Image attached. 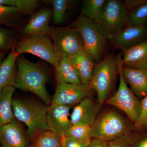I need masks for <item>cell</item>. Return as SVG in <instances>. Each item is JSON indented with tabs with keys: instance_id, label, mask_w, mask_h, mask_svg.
<instances>
[{
	"instance_id": "obj_1",
	"label": "cell",
	"mask_w": 147,
	"mask_h": 147,
	"mask_svg": "<svg viewBox=\"0 0 147 147\" xmlns=\"http://www.w3.org/2000/svg\"><path fill=\"white\" fill-rule=\"evenodd\" d=\"M17 71L14 88L34 94L48 106L52 98L46 88L48 74L44 67L19 55L16 59Z\"/></svg>"
},
{
	"instance_id": "obj_2",
	"label": "cell",
	"mask_w": 147,
	"mask_h": 147,
	"mask_svg": "<svg viewBox=\"0 0 147 147\" xmlns=\"http://www.w3.org/2000/svg\"><path fill=\"white\" fill-rule=\"evenodd\" d=\"M12 108L15 118L26 125L30 139L40 132L49 130L47 105L30 99L13 98Z\"/></svg>"
},
{
	"instance_id": "obj_3",
	"label": "cell",
	"mask_w": 147,
	"mask_h": 147,
	"mask_svg": "<svg viewBox=\"0 0 147 147\" xmlns=\"http://www.w3.org/2000/svg\"><path fill=\"white\" fill-rule=\"evenodd\" d=\"M128 12L123 2L107 0L92 21L106 39L112 40L127 24Z\"/></svg>"
},
{
	"instance_id": "obj_4",
	"label": "cell",
	"mask_w": 147,
	"mask_h": 147,
	"mask_svg": "<svg viewBox=\"0 0 147 147\" xmlns=\"http://www.w3.org/2000/svg\"><path fill=\"white\" fill-rule=\"evenodd\" d=\"M119 75L118 56L113 54L105 56L95 64L90 86L97 93L98 103L101 108L114 86Z\"/></svg>"
},
{
	"instance_id": "obj_5",
	"label": "cell",
	"mask_w": 147,
	"mask_h": 147,
	"mask_svg": "<svg viewBox=\"0 0 147 147\" xmlns=\"http://www.w3.org/2000/svg\"><path fill=\"white\" fill-rule=\"evenodd\" d=\"M47 36L53 41L54 51L60 59L71 58L84 49L82 36L73 27H50Z\"/></svg>"
},
{
	"instance_id": "obj_6",
	"label": "cell",
	"mask_w": 147,
	"mask_h": 147,
	"mask_svg": "<svg viewBox=\"0 0 147 147\" xmlns=\"http://www.w3.org/2000/svg\"><path fill=\"white\" fill-rule=\"evenodd\" d=\"M122 56H118L119 79L118 89L115 94L105 100L108 105L115 107L126 114L134 123L138 119L141 110V100L137 97L128 86L122 71Z\"/></svg>"
},
{
	"instance_id": "obj_7",
	"label": "cell",
	"mask_w": 147,
	"mask_h": 147,
	"mask_svg": "<svg viewBox=\"0 0 147 147\" xmlns=\"http://www.w3.org/2000/svg\"><path fill=\"white\" fill-rule=\"evenodd\" d=\"M71 26L77 30L82 36L84 49L91 55L95 62L100 61L105 52L108 40L92 20L79 16Z\"/></svg>"
},
{
	"instance_id": "obj_8",
	"label": "cell",
	"mask_w": 147,
	"mask_h": 147,
	"mask_svg": "<svg viewBox=\"0 0 147 147\" xmlns=\"http://www.w3.org/2000/svg\"><path fill=\"white\" fill-rule=\"evenodd\" d=\"M92 138L108 142L123 135L129 130L123 118L114 111H110L97 118L91 127Z\"/></svg>"
},
{
	"instance_id": "obj_9",
	"label": "cell",
	"mask_w": 147,
	"mask_h": 147,
	"mask_svg": "<svg viewBox=\"0 0 147 147\" xmlns=\"http://www.w3.org/2000/svg\"><path fill=\"white\" fill-rule=\"evenodd\" d=\"M14 49L19 55L29 53L35 55L55 67L60 59L54 51L50 38L46 35L23 38L17 42Z\"/></svg>"
},
{
	"instance_id": "obj_10",
	"label": "cell",
	"mask_w": 147,
	"mask_h": 147,
	"mask_svg": "<svg viewBox=\"0 0 147 147\" xmlns=\"http://www.w3.org/2000/svg\"><path fill=\"white\" fill-rule=\"evenodd\" d=\"M92 90L90 85L59 84L57 86L52 103L71 107L75 106L90 96Z\"/></svg>"
},
{
	"instance_id": "obj_11",
	"label": "cell",
	"mask_w": 147,
	"mask_h": 147,
	"mask_svg": "<svg viewBox=\"0 0 147 147\" xmlns=\"http://www.w3.org/2000/svg\"><path fill=\"white\" fill-rule=\"evenodd\" d=\"M71 107L51 103L48 106L47 123L49 130L59 135L61 139L65 137L72 126L69 113Z\"/></svg>"
},
{
	"instance_id": "obj_12",
	"label": "cell",
	"mask_w": 147,
	"mask_h": 147,
	"mask_svg": "<svg viewBox=\"0 0 147 147\" xmlns=\"http://www.w3.org/2000/svg\"><path fill=\"white\" fill-rule=\"evenodd\" d=\"M147 39V26H133L127 24L112 40L114 48L123 51Z\"/></svg>"
},
{
	"instance_id": "obj_13",
	"label": "cell",
	"mask_w": 147,
	"mask_h": 147,
	"mask_svg": "<svg viewBox=\"0 0 147 147\" xmlns=\"http://www.w3.org/2000/svg\"><path fill=\"white\" fill-rule=\"evenodd\" d=\"M100 109L90 96L82 100L74 106L70 115L72 125H88L91 127L96 120Z\"/></svg>"
},
{
	"instance_id": "obj_14",
	"label": "cell",
	"mask_w": 147,
	"mask_h": 147,
	"mask_svg": "<svg viewBox=\"0 0 147 147\" xmlns=\"http://www.w3.org/2000/svg\"><path fill=\"white\" fill-rule=\"evenodd\" d=\"M0 145L1 147H30L26 133L16 119L0 126Z\"/></svg>"
},
{
	"instance_id": "obj_15",
	"label": "cell",
	"mask_w": 147,
	"mask_h": 147,
	"mask_svg": "<svg viewBox=\"0 0 147 147\" xmlns=\"http://www.w3.org/2000/svg\"><path fill=\"white\" fill-rule=\"evenodd\" d=\"M52 9L44 8L33 13L22 30L24 37L37 35H47L50 28L49 23L52 17Z\"/></svg>"
},
{
	"instance_id": "obj_16",
	"label": "cell",
	"mask_w": 147,
	"mask_h": 147,
	"mask_svg": "<svg viewBox=\"0 0 147 147\" xmlns=\"http://www.w3.org/2000/svg\"><path fill=\"white\" fill-rule=\"evenodd\" d=\"M123 78L140 100L147 96V69H135L122 67Z\"/></svg>"
},
{
	"instance_id": "obj_17",
	"label": "cell",
	"mask_w": 147,
	"mask_h": 147,
	"mask_svg": "<svg viewBox=\"0 0 147 147\" xmlns=\"http://www.w3.org/2000/svg\"><path fill=\"white\" fill-rule=\"evenodd\" d=\"M121 64L129 68L147 69V40L123 51Z\"/></svg>"
},
{
	"instance_id": "obj_18",
	"label": "cell",
	"mask_w": 147,
	"mask_h": 147,
	"mask_svg": "<svg viewBox=\"0 0 147 147\" xmlns=\"http://www.w3.org/2000/svg\"><path fill=\"white\" fill-rule=\"evenodd\" d=\"M70 59L78 72L81 84L90 86L96 64L94 59L84 48Z\"/></svg>"
},
{
	"instance_id": "obj_19",
	"label": "cell",
	"mask_w": 147,
	"mask_h": 147,
	"mask_svg": "<svg viewBox=\"0 0 147 147\" xmlns=\"http://www.w3.org/2000/svg\"><path fill=\"white\" fill-rule=\"evenodd\" d=\"M55 71L57 85L82 84L78 72L70 58L60 59L55 67Z\"/></svg>"
},
{
	"instance_id": "obj_20",
	"label": "cell",
	"mask_w": 147,
	"mask_h": 147,
	"mask_svg": "<svg viewBox=\"0 0 147 147\" xmlns=\"http://www.w3.org/2000/svg\"><path fill=\"white\" fill-rule=\"evenodd\" d=\"M19 55L12 49L5 59L0 63V92L5 87H14L16 59Z\"/></svg>"
},
{
	"instance_id": "obj_21",
	"label": "cell",
	"mask_w": 147,
	"mask_h": 147,
	"mask_svg": "<svg viewBox=\"0 0 147 147\" xmlns=\"http://www.w3.org/2000/svg\"><path fill=\"white\" fill-rule=\"evenodd\" d=\"M15 88L8 86L0 92V126L15 119L12 110V96Z\"/></svg>"
},
{
	"instance_id": "obj_22",
	"label": "cell",
	"mask_w": 147,
	"mask_h": 147,
	"mask_svg": "<svg viewBox=\"0 0 147 147\" xmlns=\"http://www.w3.org/2000/svg\"><path fill=\"white\" fill-rule=\"evenodd\" d=\"M50 1L53 7V22L57 25L64 23L77 3V1L73 0H52Z\"/></svg>"
},
{
	"instance_id": "obj_23",
	"label": "cell",
	"mask_w": 147,
	"mask_h": 147,
	"mask_svg": "<svg viewBox=\"0 0 147 147\" xmlns=\"http://www.w3.org/2000/svg\"><path fill=\"white\" fill-rule=\"evenodd\" d=\"M0 5L16 7L21 13L32 14L41 3L37 0H0Z\"/></svg>"
},
{
	"instance_id": "obj_24",
	"label": "cell",
	"mask_w": 147,
	"mask_h": 147,
	"mask_svg": "<svg viewBox=\"0 0 147 147\" xmlns=\"http://www.w3.org/2000/svg\"><path fill=\"white\" fill-rule=\"evenodd\" d=\"M105 0H84L82 2L80 16L93 20L100 12Z\"/></svg>"
},
{
	"instance_id": "obj_25",
	"label": "cell",
	"mask_w": 147,
	"mask_h": 147,
	"mask_svg": "<svg viewBox=\"0 0 147 147\" xmlns=\"http://www.w3.org/2000/svg\"><path fill=\"white\" fill-rule=\"evenodd\" d=\"M21 13L16 7L0 5V25L11 28L15 27Z\"/></svg>"
},
{
	"instance_id": "obj_26",
	"label": "cell",
	"mask_w": 147,
	"mask_h": 147,
	"mask_svg": "<svg viewBox=\"0 0 147 147\" xmlns=\"http://www.w3.org/2000/svg\"><path fill=\"white\" fill-rule=\"evenodd\" d=\"M127 24L133 26L146 25L147 2L128 11Z\"/></svg>"
},
{
	"instance_id": "obj_27",
	"label": "cell",
	"mask_w": 147,
	"mask_h": 147,
	"mask_svg": "<svg viewBox=\"0 0 147 147\" xmlns=\"http://www.w3.org/2000/svg\"><path fill=\"white\" fill-rule=\"evenodd\" d=\"M61 139L59 135L48 130L41 132L34 147H61Z\"/></svg>"
},
{
	"instance_id": "obj_28",
	"label": "cell",
	"mask_w": 147,
	"mask_h": 147,
	"mask_svg": "<svg viewBox=\"0 0 147 147\" xmlns=\"http://www.w3.org/2000/svg\"><path fill=\"white\" fill-rule=\"evenodd\" d=\"M65 136L74 137L82 141H91V127L88 125H72L67 132Z\"/></svg>"
},
{
	"instance_id": "obj_29",
	"label": "cell",
	"mask_w": 147,
	"mask_h": 147,
	"mask_svg": "<svg viewBox=\"0 0 147 147\" xmlns=\"http://www.w3.org/2000/svg\"><path fill=\"white\" fill-rule=\"evenodd\" d=\"M16 34L13 31L0 28V51L14 47Z\"/></svg>"
},
{
	"instance_id": "obj_30",
	"label": "cell",
	"mask_w": 147,
	"mask_h": 147,
	"mask_svg": "<svg viewBox=\"0 0 147 147\" xmlns=\"http://www.w3.org/2000/svg\"><path fill=\"white\" fill-rule=\"evenodd\" d=\"M141 113L134 123V129L138 131H147V96L141 100Z\"/></svg>"
},
{
	"instance_id": "obj_31",
	"label": "cell",
	"mask_w": 147,
	"mask_h": 147,
	"mask_svg": "<svg viewBox=\"0 0 147 147\" xmlns=\"http://www.w3.org/2000/svg\"><path fill=\"white\" fill-rule=\"evenodd\" d=\"M133 145L131 136L129 134L109 141L107 147H132Z\"/></svg>"
},
{
	"instance_id": "obj_32",
	"label": "cell",
	"mask_w": 147,
	"mask_h": 147,
	"mask_svg": "<svg viewBox=\"0 0 147 147\" xmlns=\"http://www.w3.org/2000/svg\"><path fill=\"white\" fill-rule=\"evenodd\" d=\"M61 147H87L90 141H82L69 136L62 138Z\"/></svg>"
},
{
	"instance_id": "obj_33",
	"label": "cell",
	"mask_w": 147,
	"mask_h": 147,
	"mask_svg": "<svg viewBox=\"0 0 147 147\" xmlns=\"http://www.w3.org/2000/svg\"><path fill=\"white\" fill-rule=\"evenodd\" d=\"M123 2L129 11L146 3L147 0H125Z\"/></svg>"
},
{
	"instance_id": "obj_34",
	"label": "cell",
	"mask_w": 147,
	"mask_h": 147,
	"mask_svg": "<svg viewBox=\"0 0 147 147\" xmlns=\"http://www.w3.org/2000/svg\"><path fill=\"white\" fill-rule=\"evenodd\" d=\"M108 142L100 140L98 139H95L91 140L89 144L87 147H107Z\"/></svg>"
},
{
	"instance_id": "obj_35",
	"label": "cell",
	"mask_w": 147,
	"mask_h": 147,
	"mask_svg": "<svg viewBox=\"0 0 147 147\" xmlns=\"http://www.w3.org/2000/svg\"><path fill=\"white\" fill-rule=\"evenodd\" d=\"M132 147H147V134L139 139Z\"/></svg>"
},
{
	"instance_id": "obj_36",
	"label": "cell",
	"mask_w": 147,
	"mask_h": 147,
	"mask_svg": "<svg viewBox=\"0 0 147 147\" xmlns=\"http://www.w3.org/2000/svg\"><path fill=\"white\" fill-rule=\"evenodd\" d=\"M4 55V53L3 52L0 53V63L2 61V59Z\"/></svg>"
}]
</instances>
